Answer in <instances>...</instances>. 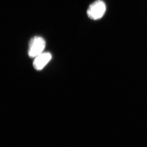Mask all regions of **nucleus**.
<instances>
[{
    "mask_svg": "<svg viewBox=\"0 0 147 147\" xmlns=\"http://www.w3.org/2000/svg\"><path fill=\"white\" fill-rule=\"evenodd\" d=\"M52 59V55L49 53H43L36 56L33 61V67L37 70H41Z\"/></svg>",
    "mask_w": 147,
    "mask_h": 147,
    "instance_id": "obj_3",
    "label": "nucleus"
},
{
    "mask_svg": "<svg viewBox=\"0 0 147 147\" xmlns=\"http://www.w3.org/2000/svg\"><path fill=\"white\" fill-rule=\"evenodd\" d=\"M46 47L44 39L40 36H35L31 40L28 54L31 57H36L43 53Z\"/></svg>",
    "mask_w": 147,
    "mask_h": 147,
    "instance_id": "obj_2",
    "label": "nucleus"
},
{
    "mask_svg": "<svg viewBox=\"0 0 147 147\" xmlns=\"http://www.w3.org/2000/svg\"><path fill=\"white\" fill-rule=\"evenodd\" d=\"M105 11V3L102 0H97L89 6L87 10V15L91 19L97 20L104 16Z\"/></svg>",
    "mask_w": 147,
    "mask_h": 147,
    "instance_id": "obj_1",
    "label": "nucleus"
}]
</instances>
